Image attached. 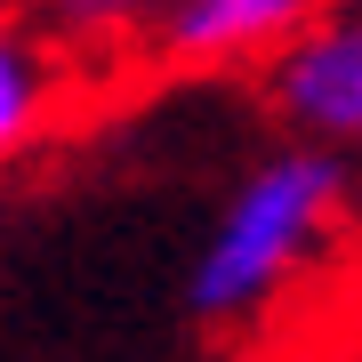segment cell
<instances>
[{
  "mask_svg": "<svg viewBox=\"0 0 362 362\" xmlns=\"http://www.w3.org/2000/svg\"><path fill=\"white\" fill-rule=\"evenodd\" d=\"M346 362H362V338H354V346H346Z\"/></svg>",
  "mask_w": 362,
  "mask_h": 362,
  "instance_id": "52a82bcc",
  "label": "cell"
},
{
  "mask_svg": "<svg viewBox=\"0 0 362 362\" xmlns=\"http://www.w3.org/2000/svg\"><path fill=\"white\" fill-rule=\"evenodd\" d=\"M169 0H49V16L65 33H129L145 16H161Z\"/></svg>",
  "mask_w": 362,
  "mask_h": 362,
  "instance_id": "5b68a950",
  "label": "cell"
},
{
  "mask_svg": "<svg viewBox=\"0 0 362 362\" xmlns=\"http://www.w3.org/2000/svg\"><path fill=\"white\" fill-rule=\"evenodd\" d=\"M57 113H65V65H57V49H40L16 25H0V169L16 153H33L57 129Z\"/></svg>",
  "mask_w": 362,
  "mask_h": 362,
  "instance_id": "277c9868",
  "label": "cell"
},
{
  "mask_svg": "<svg viewBox=\"0 0 362 362\" xmlns=\"http://www.w3.org/2000/svg\"><path fill=\"white\" fill-rule=\"evenodd\" d=\"M266 89L274 113L306 137H362V16H314L306 33H290L282 49L266 57Z\"/></svg>",
  "mask_w": 362,
  "mask_h": 362,
  "instance_id": "7a4b0ae2",
  "label": "cell"
},
{
  "mask_svg": "<svg viewBox=\"0 0 362 362\" xmlns=\"http://www.w3.org/2000/svg\"><path fill=\"white\" fill-rule=\"evenodd\" d=\"M314 16H322V0H169L153 49L177 73H233V65L274 57Z\"/></svg>",
  "mask_w": 362,
  "mask_h": 362,
  "instance_id": "3957f363",
  "label": "cell"
},
{
  "mask_svg": "<svg viewBox=\"0 0 362 362\" xmlns=\"http://www.w3.org/2000/svg\"><path fill=\"white\" fill-rule=\"evenodd\" d=\"M330 8H354V16H362V0H330Z\"/></svg>",
  "mask_w": 362,
  "mask_h": 362,
  "instance_id": "8992f818",
  "label": "cell"
},
{
  "mask_svg": "<svg viewBox=\"0 0 362 362\" xmlns=\"http://www.w3.org/2000/svg\"><path fill=\"white\" fill-rule=\"evenodd\" d=\"M338 202H346V169L330 153H314V145L258 161L233 185V202L218 209V226H209V242L194 258V282H185V306H194L202 322H242V314H258L266 298L322 250Z\"/></svg>",
  "mask_w": 362,
  "mask_h": 362,
  "instance_id": "6da1fadb",
  "label": "cell"
}]
</instances>
